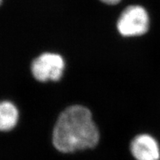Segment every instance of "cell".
Returning <instances> with one entry per match:
<instances>
[{"instance_id":"1","label":"cell","mask_w":160,"mask_h":160,"mask_svg":"<svg viewBox=\"0 0 160 160\" xmlns=\"http://www.w3.org/2000/svg\"><path fill=\"white\" fill-rule=\"evenodd\" d=\"M99 137L89 109L72 105L58 117L52 133V142L58 151L70 153L93 148L99 143Z\"/></svg>"},{"instance_id":"2","label":"cell","mask_w":160,"mask_h":160,"mask_svg":"<svg viewBox=\"0 0 160 160\" xmlns=\"http://www.w3.org/2000/svg\"><path fill=\"white\" fill-rule=\"evenodd\" d=\"M149 17L144 8L131 5L124 10L117 22V29L124 37L141 36L148 31Z\"/></svg>"},{"instance_id":"3","label":"cell","mask_w":160,"mask_h":160,"mask_svg":"<svg viewBox=\"0 0 160 160\" xmlns=\"http://www.w3.org/2000/svg\"><path fill=\"white\" fill-rule=\"evenodd\" d=\"M64 68L65 63L61 56L45 53L33 60L31 64V72L38 81H58L62 75Z\"/></svg>"},{"instance_id":"4","label":"cell","mask_w":160,"mask_h":160,"mask_svg":"<svg viewBox=\"0 0 160 160\" xmlns=\"http://www.w3.org/2000/svg\"><path fill=\"white\" fill-rule=\"evenodd\" d=\"M130 151L136 160H160V146L148 133H141L132 139Z\"/></svg>"},{"instance_id":"5","label":"cell","mask_w":160,"mask_h":160,"mask_svg":"<svg viewBox=\"0 0 160 160\" xmlns=\"http://www.w3.org/2000/svg\"><path fill=\"white\" fill-rule=\"evenodd\" d=\"M19 120V111L17 107L9 101L2 102L0 105V129L10 131L14 128Z\"/></svg>"},{"instance_id":"6","label":"cell","mask_w":160,"mask_h":160,"mask_svg":"<svg viewBox=\"0 0 160 160\" xmlns=\"http://www.w3.org/2000/svg\"><path fill=\"white\" fill-rule=\"evenodd\" d=\"M102 2L108 4V5H116V4L119 3L120 0H100Z\"/></svg>"}]
</instances>
